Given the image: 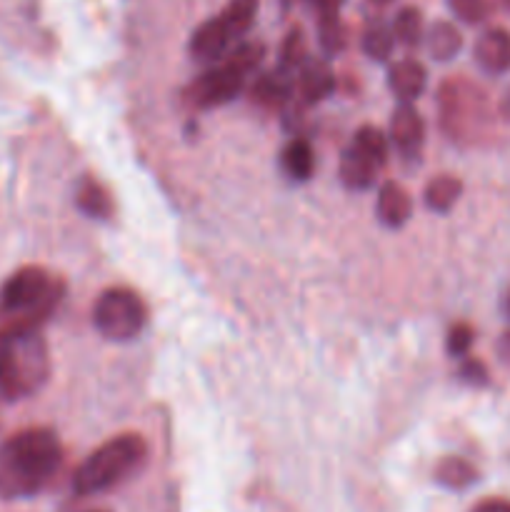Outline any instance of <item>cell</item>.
I'll list each match as a JSON object with an SVG mask.
<instances>
[{"instance_id": "obj_4", "label": "cell", "mask_w": 510, "mask_h": 512, "mask_svg": "<svg viewBox=\"0 0 510 512\" xmlns=\"http://www.w3.org/2000/svg\"><path fill=\"white\" fill-rule=\"evenodd\" d=\"M148 460V443L135 433H123L95 448L73 473V490L80 498L100 495L133 478Z\"/></svg>"}, {"instance_id": "obj_6", "label": "cell", "mask_w": 510, "mask_h": 512, "mask_svg": "<svg viewBox=\"0 0 510 512\" xmlns=\"http://www.w3.org/2000/svg\"><path fill=\"white\" fill-rule=\"evenodd\" d=\"M440 128L455 143H475L490 125L488 95L465 78L443 80L438 88Z\"/></svg>"}, {"instance_id": "obj_16", "label": "cell", "mask_w": 510, "mask_h": 512, "mask_svg": "<svg viewBox=\"0 0 510 512\" xmlns=\"http://www.w3.org/2000/svg\"><path fill=\"white\" fill-rule=\"evenodd\" d=\"M423 43L428 48L430 58L438 60V63H448L463 50V33L448 20H438V23L425 30Z\"/></svg>"}, {"instance_id": "obj_8", "label": "cell", "mask_w": 510, "mask_h": 512, "mask_svg": "<svg viewBox=\"0 0 510 512\" xmlns=\"http://www.w3.org/2000/svg\"><path fill=\"white\" fill-rule=\"evenodd\" d=\"M148 308L130 288H108L93 305V328L110 343H130L143 333Z\"/></svg>"}, {"instance_id": "obj_23", "label": "cell", "mask_w": 510, "mask_h": 512, "mask_svg": "<svg viewBox=\"0 0 510 512\" xmlns=\"http://www.w3.org/2000/svg\"><path fill=\"white\" fill-rule=\"evenodd\" d=\"M318 43L325 55H340L348 45V30H345L340 13L318 15Z\"/></svg>"}, {"instance_id": "obj_11", "label": "cell", "mask_w": 510, "mask_h": 512, "mask_svg": "<svg viewBox=\"0 0 510 512\" xmlns=\"http://www.w3.org/2000/svg\"><path fill=\"white\" fill-rule=\"evenodd\" d=\"M250 100L268 110L288 108L295 100V73L273 68L255 75L253 85H250Z\"/></svg>"}, {"instance_id": "obj_7", "label": "cell", "mask_w": 510, "mask_h": 512, "mask_svg": "<svg viewBox=\"0 0 510 512\" xmlns=\"http://www.w3.org/2000/svg\"><path fill=\"white\" fill-rule=\"evenodd\" d=\"M258 5L260 0H230L215 18L200 23L188 40L190 58L205 65L223 60L253 28Z\"/></svg>"}, {"instance_id": "obj_5", "label": "cell", "mask_w": 510, "mask_h": 512, "mask_svg": "<svg viewBox=\"0 0 510 512\" xmlns=\"http://www.w3.org/2000/svg\"><path fill=\"white\" fill-rule=\"evenodd\" d=\"M65 298V283L40 265H25L0 285V318L5 323H30L43 328Z\"/></svg>"}, {"instance_id": "obj_15", "label": "cell", "mask_w": 510, "mask_h": 512, "mask_svg": "<svg viewBox=\"0 0 510 512\" xmlns=\"http://www.w3.org/2000/svg\"><path fill=\"white\" fill-rule=\"evenodd\" d=\"M375 213H378V220L385 228H403L410 215H413V198H410L403 185L388 180L378 190Z\"/></svg>"}, {"instance_id": "obj_2", "label": "cell", "mask_w": 510, "mask_h": 512, "mask_svg": "<svg viewBox=\"0 0 510 512\" xmlns=\"http://www.w3.org/2000/svg\"><path fill=\"white\" fill-rule=\"evenodd\" d=\"M50 378V350L40 325L5 323L0 328V400L33 398Z\"/></svg>"}, {"instance_id": "obj_27", "label": "cell", "mask_w": 510, "mask_h": 512, "mask_svg": "<svg viewBox=\"0 0 510 512\" xmlns=\"http://www.w3.org/2000/svg\"><path fill=\"white\" fill-rule=\"evenodd\" d=\"M458 378L463 380V383L473 385V388H483V385L488 383V370H485V365L480 363V360L463 358V363H460L458 368Z\"/></svg>"}, {"instance_id": "obj_13", "label": "cell", "mask_w": 510, "mask_h": 512, "mask_svg": "<svg viewBox=\"0 0 510 512\" xmlns=\"http://www.w3.org/2000/svg\"><path fill=\"white\" fill-rule=\"evenodd\" d=\"M473 58L488 75H503L510 70V33L503 28H488L475 40Z\"/></svg>"}, {"instance_id": "obj_19", "label": "cell", "mask_w": 510, "mask_h": 512, "mask_svg": "<svg viewBox=\"0 0 510 512\" xmlns=\"http://www.w3.org/2000/svg\"><path fill=\"white\" fill-rule=\"evenodd\" d=\"M460 195H463L460 178H455V175H438V178H433L425 185L423 198L433 213H450L460 200Z\"/></svg>"}, {"instance_id": "obj_28", "label": "cell", "mask_w": 510, "mask_h": 512, "mask_svg": "<svg viewBox=\"0 0 510 512\" xmlns=\"http://www.w3.org/2000/svg\"><path fill=\"white\" fill-rule=\"evenodd\" d=\"M470 512H510V500L488 498V500H483V503L475 505Z\"/></svg>"}, {"instance_id": "obj_18", "label": "cell", "mask_w": 510, "mask_h": 512, "mask_svg": "<svg viewBox=\"0 0 510 512\" xmlns=\"http://www.w3.org/2000/svg\"><path fill=\"white\" fill-rule=\"evenodd\" d=\"M75 205L83 215L93 220H108L113 215V200L110 193L95 178H83L75 188Z\"/></svg>"}, {"instance_id": "obj_17", "label": "cell", "mask_w": 510, "mask_h": 512, "mask_svg": "<svg viewBox=\"0 0 510 512\" xmlns=\"http://www.w3.org/2000/svg\"><path fill=\"white\" fill-rule=\"evenodd\" d=\"M280 168H283V173L288 175L290 180H295V183H305V180L313 178V145L305 138H300V135H295V138L285 145L283 153H280Z\"/></svg>"}, {"instance_id": "obj_26", "label": "cell", "mask_w": 510, "mask_h": 512, "mask_svg": "<svg viewBox=\"0 0 510 512\" xmlns=\"http://www.w3.org/2000/svg\"><path fill=\"white\" fill-rule=\"evenodd\" d=\"M473 340L475 333L468 323H455L450 325L448 338H445V348H448V353L453 355V358H465L468 350L473 348Z\"/></svg>"}, {"instance_id": "obj_30", "label": "cell", "mask_w": 510, "mask_h": 512, "mask_svg": "<svg viewBox=\"0 0 510 512\" xmlns=\"http://www.w3.org/2000/svg\"><path fill=\"white\" fill-rule=\"evenodd\" d=\"M498 358H500V363H503L505 368L510 370V330H508V333L500 335V340H498Z\"/></svg>"}, {"instance_id": "obj_10", "label": "cell", "mask_w": 510, "mask_h": 512, "mask_svg": "<svg viewBox=\"0 0 510 512\" xmlns=\"http://www.w3.org/2000/svg\"><path fill=\"white\" fill-rule=\"evenodd\" d=\"M388 143L398 150V155L408 163H418L425 145V120L410 103H400L390 115Z\"/></svg>"}, {"instance_id": "obj_25", "label": "cell", "mask_w": 510, "mask_h": 512, "mask_svg": "<svg viewBox=\"0 0 510 512\" xmlns=\"http://www.w3.org/2000/svg\"><path fill=\"white\" fill-rule=\"evenodd\" d=\"M448 8L463 23L478 25L490 15V0H448Z\"/></svg>"}, {"instance_id": "obj_34", "label": "cell", "mask_w": 510, "mask_h": 512, "mask_svg": "<svg viewBox=\"0 0 510 512\" xmlns=\"http://www.w3.org/2000/svg\"><path fill=\"white\" fill-rule=\"evenodd\" d=\"M85 512H108V510H85Z\"/></svg>"}, {"instance_id": "obj_20", "label": "cell", "mask_w": 510, "mask_h": 512, "mask_svg": "<svg viewBox=\"0 0 510 512\" xmlns=\"http://www.w3.org/2000/svg\"><path fill=\"white\" fill-rule=\"evenodd\" d=\"M390 28H393L395 43H400L403 48H408V50L418 48V45L425 40L423 13H420L415 5H405V8H400L398 13H395Z\"/></svg>"}, {"instance_id": "obj_22", "label": "cell", "mask_w": 510, "mask_h": 512, "mask_svg": "<svg viewBox=\"0 0 510 512\" xmlns=\"http://www.w3.org/2000/svg\"><path fill=\"white\" fill-rule=\"evenodd\" d=\"M393 48V28H390L388 23H383V20H373L363 33V53L368 55L370 60H375V63H383V60L390 58Z\"/></svg>"}, {"instance_id": "obj_12", "label": "cell", "mask_w": 510, "mask_h": 512, "mask_svg": "<svg viewBox=\"0 0 510 512\" xmlns=\"http://www.w3.org/2000/svg\"><path fill=\"white\" fill-rule=\"evenodd\" d=\"M335 90V75L320 58H308L295 73V100L305 108L323 103Z\"/></svg>"}, {"instance_id": "obj_14", "label": "cell", "mask_w": 510, "mask_h": 512, "mask_svg": "<svg viewBox=\"0 0 510 512\" xmlns=\"http://www.w3.org/2000/svg\"><path fill=\"white\" fill-rule=\"evenodd\" d=\"M425 85H428V70L420 60L403 58L388 68V88L400 103L413 105V100L423 95Z\"/></svg>"}, {"instance_id": "obj_9", "label": "cell", "mask_w": 510, "mask_h": 512, "mask_svg": "<svg viewBox=\"0 0 510 512\" xmlns=\"http://www.w3.org/2000/svg\"><path fill=\"white\" fill-rule=\"evenodd\" d=\"M388 135L375 125L355 130L353 140L340 158V183L348 190H368L388 163Z\"/></svg>"}, {"instance_id": "obj_33", "label": "cell", "mask_w": 510, "mask_h": 512, "mask_svg": "<svg viewBox=\"0 0 510 512\" xmlns=\"http://www.w3.org/2000/svg\"><path fill=\"white\" fill-rule=\"evenodd\" d=\"M503 3H505V8H508V10H510V0H503Z\"/></svg>"}, {"instance_id": "obj_24", "label": "cell", "mask_w": 510, "mask_h": 512, "mask_svg": "<svg viewBox=\"0 0 510 512\" xmlns=\"http://www.w3.org/2000/svg\"><path fill=\"white\" fill-rule=\"evenodd\" d=\"M308 43H305V33L303 28H290L288 35L283 38L280 43V60H278V68L288 70V73H298L300 65L308 60Z\"/></svg>"}, {"instance_id": "obj_21", "label": "cell", "mask_w": 510, "mask_h": 512, "mask_svg": "<svg viewBox=\"0 0 510 512\" xmlns=\"http://www.w3.org/2000/svg\"><path fill=\"white\" fill-rule=\"evenodd\" d=\"M435 480L448 490H465L478 480V470L465 458L448 455V458H443L435 465Z\"/></svg>"}, {"instance_id": "obj_3", "label": "cell", "mask_w": 510, "mask_h": 512, "mask_svg": "<svg viewBox=\"0 0 510 512\" xmlns=\"http://www.w3.org/2000/svg\"><path fill=\"white\" fill-rule=\"evenodd\" d=\"M263 58L265 43L243 40L223 60L208 65V70L190 80L183 90V100L195 110H210L230 103L243 93L250 75L258 73Z\"/></svg>"}, {"instance_id": "obj_32", "label": "cell", "mask_w": 510, "mask_h": 512, "mask_svg": "<svg viewBox=\"0 0 510 512\" xmlns=\"http://www.w3.org/2000/svg\"><path fill=\"white\" fill-rule=\"evenodd\" d=\"M370 3L380 5V8H383V5H390V3H393V0H370Z\"/></svg>"}, {"instance_id": "obj_29", "label": "cell", "mask_w": 510, "mask_h": 512, "mask_svg": "<svg viewBox=\"0 0 510 512\" xmlns=\"http://www.w3.org/2000/svg\"><path fill=\"white\" fill-rule=\"evenodd\" d=\"M315 5V13L318 15H328V13H340V5L345 0H310Z\"/></svg>"}, {"instance_id": "obj_31", "label": "cell", "mask_w": 510, "mask_h": 512, "mask_svg": "<svg viewBox=\"0 0 510 512\" xmlns=\"http://www.w3.org/2000/svg\"><path fill=\"white\" fill-rule=\"evenodd\" d=\"M500 115H503V118L510 123V85L505 88L503 98H500Z\"/></svg>"}, {"instance_id": "obj_1", "label": "cell", "mask_w": 510, "mask_h": 512, "mask_svg": "<svg viewBox=\"0 0 510 512\" xmlns=\"http://www.w3.org/2000/svg\"><path fill=\"white\" fill-rule=\"evenodd\" d=\"M60 465H63V443L55 430H18L0 443V498H35L53 483Z\"/></svg>"}, {"instance_id": "obj_35", "label": "cell", "mask_w": 510, "mask_h": 512, "mask_svg": "<svg viewBox=\"0 0 510 512\" xmlns=\"http://www.w3.org/2000/svg\"><path fill=\"white\" fill-rule=\"evenodd\" d=\"M508 313H510V295H508Z\"/></svg>"}]
</instances>
